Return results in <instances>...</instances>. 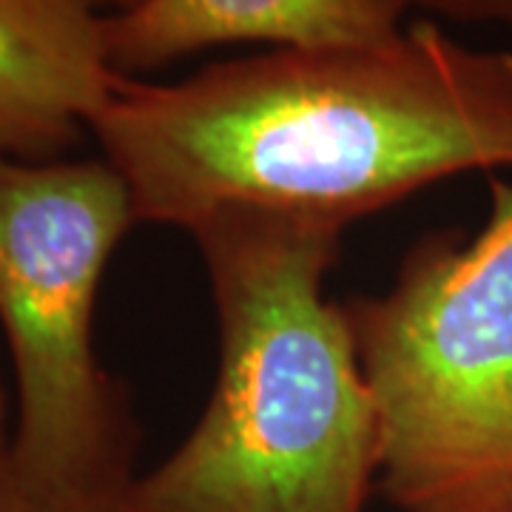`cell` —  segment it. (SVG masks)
<instances>
[{
	"label": "cell",
	"instance_id": "cell-1",
	"mask_svg": "<svg viewBox=\"0 0 512 512\" xmlns=\"http://www.w3.org/2000/svg\"><path fill=\"white\" fill-rule=\"evenodd\" d=\"M89 131L137 222L225 208L345 231L427 185L512 168V52L430 20L362 46L268 49L151 83L117 74Z\"/></svg>",
	"mask_w": 512,
	"mask_h": 512
},
{
	"label": "cell",
	"instance_id": "cell-2",
	"mask_svg": "<svg viewBox=\"0 0 512 512\" xmlns=\"http://www.w3.org/2000/svg\"><path fill=\"white\" fill-rule=\"evenodd\" d=\"M220 373L180 447L120 512H365L379 427L348 308L325 296L339 228L254 208L197 222Z\"/></svg>",
	"mask_w": 512,
	"mask_h": 512
},
{
	"label": "cell",
	"instance_id": "cell-3",
	"mask_svg": "<svg viewBox=\"0 0 512 512\" xmlns=\"http://www.w3.org/2000/svg\"><path fill=\"white\" fill-rule=\"evenodd\" d=\"M399 512H512V183L470 242L430 234L345 305Z\"/></svg>",
	"mask_w": 512,
	"mask_h": 512
},
{
	"label": "cell",
	"instance_id": "cell-4",
	"mask_svg": "<svg viewBox=\"0 0 512 512\" xmlns=\"http://www.w3.org/2000/svg\"><path fill=\"white\" fill-rule=\"evenodd\" d=\"M134 222L106 160L0 157V328L18 399L9 450L40 481L100 498L134 478L137 427L94 353L100 279Z\"/></svg>",
	"mask_w": 512,
	"mask_h": 512
},
{
	"label": "cell",
	"instance_id": "cell-5",
	"mask_svg": "<svg viewBox=\"0 0 512 512\" xmlns=\"http://www.w3.org/2000/svg\"><path fill=\"white\" fill-rule=\"evenodd\" d=\"M100 0H0V157L60 160L109 103Z\"/></svg>",
	"mask_w": 512,
	"mask_h": 512
},
{
	"label": "cell",
	"instance_id": "cell-6",
	"mask_svg": "<svg viewBox=\"0 0 512 512\" xmlns=\"http://www.w3.org/2000/svg\"><path fill=\"white\" fill-rule=\"evenodd\" d=\"M402 18L399 0H140L106 15L103 37L111 69L137 77L234 43L271 49L382 43L402 32Z\"/></svg>",
	"mask_w": 512,
	"mask_h": 512
},
{
	"label": "cell",
	"instance_id": "cell-7",
	"mask_svg": "<svg viewBox=\"0 0 512 512\" xmlns=\"http://www.w3.org/2000/svg\"><path fill=\"white\" fill-rule=\"evenodd\" d=\"M0 512H120V498L63 490L23 470L9 444L0 447Z\"/></svg>",
	"mask_w": 512,
	"mask_h": 512
},
{
	"label": "cell",
	"instance_id": "cell-8",
	"mask_svg": "<svg viewBox=\"0 0 512 512\" xmlns=\"http://www.w3.org/2000/svg\"><path fill=\"white\" fill-rule=\"evenodd\" d=\"M402 9H421L456 23H504L512 26V0H399Z\"/></svg>",
	"mask_w": 512,
	"mask_h": 512
},
{
	"label": "cell",
	"instance_id": "cell-9",
	"mask_svg": "<svg viewBox=\"0 0 512 512\" xmlns=\"http://www.w3.org/2000/svg\"><path fill=\"white\" fill-rule=\"evenodd\" d=\"M9 436H12V430H9V402H6V393L0 387V447L9 444Z\"/></svg>",
	"mask_w": 512,
	"mask_h": 512
},
{
	"label": "cell",
	"instance_id": "cell-10",
	"mask_svg": "<svg viewBox=\"0 0 512 512\" xmlns=\"http://www.w3.org/2000/svg\"><path fill=\"white\" fill-rule=\"evenodd\" d=\"M103 3H111V6H117V12H120V9H131V6H137L140 0H103Z\"/></svg>",
	"mask_w": 512,
	"mask_h": 512
}]
</instances>
